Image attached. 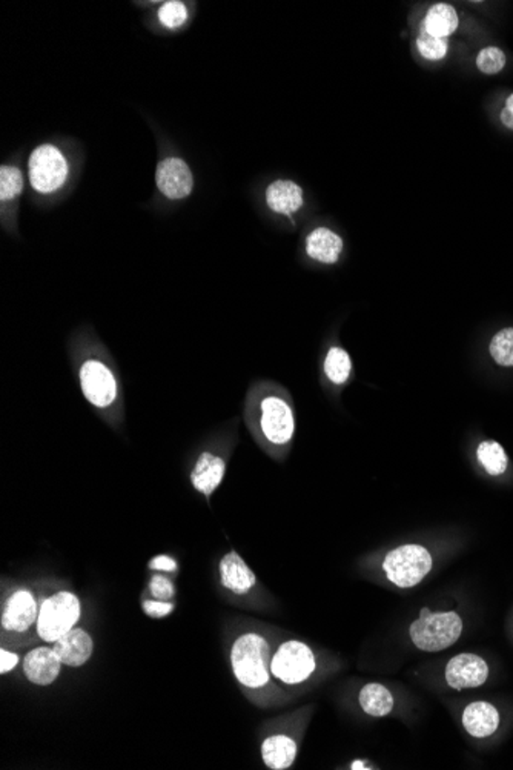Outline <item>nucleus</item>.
Segmentation results:
<instances>
[{"instance_id": "nucleus-20", "label": "nucleus", "mask_w": 513, "mask_h": 770, "mask_svg": "<svg viewBox=\"0 0 513 770\" xmlns=\"http://www.w3.org/2000/svg\"><path fill=\"white\" fill-rule=\"evenodd\" d=\"M457 28H459V15L454 6L448 4H437L432 6L421 24V30L439 39H446L449 35H454Z\"/></svg>"}, {"instance_id": "nucleus-22", "label": "nucleus", "mask_w": 513, "mask_h": 770, "mask_svg": "<svg viewBox=\"0 0 513 770\" xmlns=\"http://www.w3.org/2000/svg\"><path fill=\"white\" fill-rule=\"evenodd\" d=\"M324 374L334 385H344L352 372V361L343 348H330L324 359Z\"/></svg>"}, {"instance_id": "nucleus-26", "label": "nucleus", "mask_w": 513, "mask_h": 770, "mask_svg": "<svg viewBox=\"0 0 513 770\" xmlns=\"http://www.w3.org/2000/svg\"><path fill=\"white\" fill-rule=\"evenodd\" d=\"M417 48L419 54L423 55L428 61H441L448 54L449 44L446 39H439L434 35H428L426 31L421 30L419 39H417Z\"/></svg>"}, {"instance_id": "nucleus-9", "label": "nucleus", "mask_w": 513, "mask_h": 770, "mask_svg": "<svg viewBox=\"0 0 513 770\" xmlns=\"http://www.w3.org/2000/svg\"><path fill=\"white\" fill-rule=\"evenodd\" d=\"M488 666L481 656L461 654L446 666V681L455 690L474 689L488 680Z\"/></svg>"}, {"instance_id": "nucleus-31", "label": "nucleus", "mask_w": 513, "mask_h": 770, "mask_svg": "<svg viewBox=\"0 0 513 770\" xmlns=\"http://www.w3.org/2000/svg\"><path fill=\"white\" fill-rule=\"evenodd\" d=\"M150 569L175 572V570H177V561L168 556L154 557V558L150 561Z\"/></svg>"}, {"instance_id": "nucleus-12", "label": "nucleus", "mask_w": 513, "mask_h": 770, "mask_svg": "<svg viewBox=\"0 0 513 770\" xmlns=\"http://www.w3.org/2000/svg\"><path fill=\"white\" fill-rule=\"evenodd\" d=\"M62 665L64 663L55 654L54 647L40 646L26 654L24 658V672L33 685L50 686L59 678Z\"/></svg>"}, {"instance_id": "nucleus-1", "label": "nucleus", "mask_w": 513, "mask_h": 770, "mask_svg": "<svg viewBox=\"0 0 513 770\" xmlns=\"http://www.w3.org/2000/svg\"><path fill=\"white\" fill-rule=\"evenodd\" d=\"M252 425L266 443L275 448L290 445L295 434L294 408L290 399L274 388H263L250 396Z\"/></svg>"}, {"instance_id": "nucleus-13", "label": "nucleus", "mask_w": 513, "mask_h": 770, "mask_svg": "<svg viewBox=\"0 0 513 770\" xmlns=\"http://www.w3.org/2000/svg\"><path fill=\"white\" fill-rule=\"evenodd\" d=\"M224 472H226V461L222 457L204 450L200 454L194 468L191 470V485L202 496L210 499L222 485Z\"/></svg>"}, {"instance_id": "nucleus-33", "label": "nucleus", "mask_w": 513, "mask_h": 770, "mask_svg": "<svg viewBox=\"0 0 513 770\" xmlns=\"http://www.w3.org/2000/svg\"><path fill=\"white\" fill-rule=\"evenodd\" d=\"M499 117H501V122H503L504 126H508V130H513V114L508 110V108H504V110L501 111Z\"/></svg>"}, {"instance_id": "nucleus-21", "label": "nucleus", "mask_w": 513, "mask_h": 770, "mask_svg": "<svg viewBox=\"0 0 513 770\" xmlns=\"http://www.w3.org/2000/svg\"><path fill=\"white\" fill-rule=\"evenodd\" d=\"M360 706L368 716L381 718L392 712L394 709V696L389 692L388 687L379 683H369L360 692Z\"/></svg>"}, {"instance_id": "nucleus-17", "label": "nucleus", "mask_w": 513, "mask_h": 770, "mask_svg": "<svg viewBox=\"0 0 513 770\" xmlns=\"http://www.w3.org/2000/svg\"><path fill=\"white\" fill-rule=\"evenodd\" d=\"M341 251H343L341 237L335 234L330 228H317L308 235L306 252L314 261L330 265L339 261Z\"/></svg>"}, {"instance_id": "nucleus-4", "label": "nucleus", "mask_w": 513, "mask_h": 770, "mask_svg": "<svg viewBox=\"0 0 513 770\" xmlns=\"http://www.w3.org/2000/svg\"><path fill=\"white\" fill-rule=\"evenodd\" d=\"M461 632L463 621L457 612H432L429 607L421 609L419 618L409 629L415 647L424 652L448 649L459 641Z\"/></svg>"}, {"instance_id": "nucleus-34", "label": "nucleus", "mask_w": 513, "mask_h": 770, "mask_svg": "<svg viewBox=\"0 0 513 770\" xmlns=\"http://www.w3.org/2000/svg\"><path fill=\"white\" fill-rule=\"evenodd\" d=\"M506 108L513 114V94L508 95V102H506Z\"/></svg>"}, {"instance_id": "nucleus-7", "label": "nucleus", "mask_w": 513, "mask_h": 770, "mask_svg": "<svg viewBox=\"0 0 513 770\" xmlns=\"http://www.w3.org/2000/svg\"><path fill=\"white\" fill-rule=\"evenodd\" d=\"M317 669L314 652L301 641H286L279 646L271 661V674L284 685H300Z\"/></svg>"}, {"instance_id": "nucleus-5", "label": "nucleus", "mask_w": 513, "mask_h": 770, "mask_svg": "<svg viewBox=\"0 0 513 770\" xmlns=\"http://www.w3.org/2000/svg\"><path fill=\"white\" fill-rule=\"evenodd\" d=\"M432 569V556L419 545H403L390 550L383 561L388 580L399 587L409 589L423 581Z\"/></svg>"}, {"instance_id": "nucleus-27", "label": "nucleus", "mask_w": 513, "mask_h": 770, "mask_svg": "<svg viewBox=\"0 0 513 770\" xmlns=\"http://www.w3.org/2000/svg\"><path fill=\"white\" fill-rule=\"evenodd\" d=\"M506 65V54L497 46H488L479 51L477 66L484 74H498Z\"/></svg>"}, {"instance_id": "nucleus-2", "label": "nucleus", "mask_w": 513, "mask_h": 770, "mask_svg": "<svg viewBox=\"0 0 513 770\" xmlns=\"http://www.w3.org/2000/svg\"><path fill=\"white\" fill-rule=\"evenodd\" d=\"M77 379L80 390L94 410L105 414L123 410V390L117 370L110 361L91 355L79 361Z\"/></svg>"}, {"instance_id": "nucleus-15", "label": "nucleus", "mask_w": 513, "mask_h": 770, "mask_svg": "<svg viewBox=\"0 0 513 770\" xmlns=\"http://www.w3.org/2000/svg\"><path fill=\"white\" fill-rule=\"evenodd\" d=\"M219 570L222 585L237 596L248 594L257 583L254 572L248 568L243 558L235 550H231L222 558Z\"/></svg>"}, {"instance_id": "nucleus-25", "label": "nucleus", "mask_w": 513, "mask_h": 770, "mask_svg": "<svg viewBox=\"0 0 513 770\" xmlns=\"http://www.w3.org/2000/svg\"><path fill=\"white\" fill-rule=\"evenodd\" d=\"M24 190V175L15 166L0 168V199L2 202L13 201Z\"/></svg>"}, {"instance_id": "nucleus-32", "label": "nucleus", "mask_w": 513, "mask_h": 770, "mask_svg": "<svg viewBox=\"0 0 513 770\" xmlns=\"http://www.w3.org/2000/svg\"><path fill=\"white\" fill-rule=\"evenodd\" d=\"M17 663H19V656H15V654L8 652L5 649L0 650V674L2 676H5V674L15 669Z\"/></svg>"}, {"instance_id": "nucleus-3", "label": "nucleus", "mask_w": 513, "mask_h": 770, "mask_svg": "<svg viewBox=\"0 0 513 770\" xmlns=\"http://www.w3.org/2000/svg\"><path fill=\"white\" fill-rule=\"evenodd\" d=\"M272 656L270 641L263 636L255 632L240 636L231 649V665L240 685L251 690L270 685Z\"/></svg>"}, {"instance_id": "nucleus-19", "label": "nucleus", "mask_w": 513, "mask_h": 770, "mask_svg": "<svg viewBox=\"0 0 513 770\" xmlns=\"http://www.w3.org/2000/svg\"><path fill=\"white\" fill-rule=\"evenodd\" d=\"M297 745L288 735H272L261 745V758L266 767L284 770L294 765Z\"/></svg>"}, {"instance_id": "nucleus-29", "label": "nucleus", "mask_w": 513, "mask_h": 770, "mask_svg": "<svg viewBox=\"0 0 513 770\" xmlns=\"http://www.w3.org/2000/svg\"><path fill=\"white\" fill-rule=\"evenodd\" d=\"M150 590L155 600L170 601L174 597V586L165 577H153L151 578Z\"/></svg>"}, {"instance_id": "nucleus-10", "label": "nucleus", "mask_w": 513, "mask_h": 770, "mask_svg": "<svg viewBox=\"0 0 513 770\" xmlns=\"http://www.w3.org/2000/svg\"><path fill=\"white\" fill-rule=\"evenodd\" d=\"M155 182L162 194H165L168 199L173 201H180L191 194L192 186H194V177L191 174V170L182 159L177 157H170L163 162H160L155 173Z\"/></svg>"}, {"instance_id": "nucleus-8", "label": "nucleus", "mask_w": 513, "mask_h": 770, "mask_svg": "<svg viewBox=\"0 0 513 770\" xmlns=\"http://www.w3.org/2000/svg\"><path fill=\"white\" fill-rule=\"evenodd\" d=\"M30 182L35 191L50 194L59 190L68 177V163L55 146L42 145L30 155Z\"/></svg>"}, {"instance_id": "nucleus-28", "label": "nucleus", "mask_w": 513, "mask_h": 770, "mask_svg": "<svg viewBox=\"0 0 513 770\" xmlns=\"http://www.w3.org/2000/svg\"><path fill=\"white\" fill-rule=\"evenodd\" d=\"M186 15H188L186 6L182 2H166L165 5L160 8L159 21L166 28H177L183 25Z\"/></svg>"}, {"instance_id": "nucleus-24", "label": "nucleus", "mask_w": 513, "mask_h": 770, "mask_svg": "<svg viewBox=\"0 0 513 770\" xmlns=\"http://www.w3.org/2000/svg\"><path fill=\"white\" fill-rule=\"evenodd\" d=\"M488 350L499 366H513V328L499 331L490 341Z\"/></svg>"}, {"instance_id": "nucleus-23", "label": "nucleus", "mask_w": 513, "mask_h": 770, "mask_svg": "<svg viewBox=\"0 0 513 770\" xmlns=\"http://www.w3.org/2000/svg\"><path fill=\"white\" fill-rule=\"evenodd\" d=\"M477 456L490 476H501L508 469V459L506 450L497 441H483L477 449Z\"/></svg>"}, {"instance_id": "nucleus-14", "label": "nucleus", "mask_w": 513, "mask_h": 770, "mask_svg": "<svg viewBox=\"0 0 513 770\" xmlns=\"http://www.w3.org/2000/svg\"><path fill=\"white\" fill-rule=\"evenodd\" d=\"M60 661L70 667H80L90 660L94 650V643L90 634L84 629H71L65 636L60 637L53 646Z\"/></svg>"}, {"instance_id": "nucleus-16", "label": "nucleus", "mask_w": 513, "mask_h": 770, "mask_svg": "<svg viewBox=\"0 0 513 770\" xmlns=\"http://www.w3.org/2000/svg\"><path fill=\"white\" fill-rule=\"evenodd\" d=\"M463 726L468 734L475 738H488L498 729V710L486 701L472 703L464 709Z\"/></svg>"}, {"instance_id": "nucleus-18", "label": "nucleus", "mask_w": 513, "mask_h": 770, "mask_svg": "<svg viewBox=\"0 0 513 770\" xmlns=\"http://www.w3.org/2000/svg\"><path fill=\"white\" fill-rule=\"evenodd\" d=\"M266 203L277 214H292L303 206V191L294 182H274L266 190Z\"/></svg>"}, {"instance_id": "nucleus-6", "label": "nucleus", "mask_w": 513, "mask_h": 770, "mask_svg": "<svg viewBox=\"0 0 513 770\" xmlns=\"http://www.w3.org/2000/svg\"><path fill=\"white\" fill-rule=\"evenodd\" d=\"M80 601L71 592H57L40 606L37 634L45 643H55L66 632L74 629L79 621Z\"/></svg>"}, {"instance_id": "nucleus-11", "label": "nucleus", "mask_w": 513, "mask_h": 770, "mask_svg": "<svg viewBox=\"0 0 513 770\" xmlns=\"http://www.w3.org/2000/svg\"><path fill=\"white\" fill-rule=\"evenodd\" d=\"M39 607L35 598L28 590H17L6 600L2 612V627L8 632H26L31 626L37 623Z\"/></svg>"}, {"instance_id": "nucleus-30", "label": "nucleus", "mask_w": 513, "mask_h": 770, "mask_svg": "<svg viewBox=\"0 0 513 770\" xmlns=\"http://www.w3.org/2000/svg\"><path fill=\"white\" fill-rule=\"evenodd\" d=\"M174 610V605L170 601L148 600L143 603V612L151 618H163Z\"/></svg>"}]
</instances>
